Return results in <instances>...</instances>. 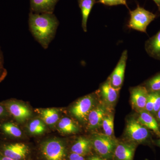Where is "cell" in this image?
<instances>
[{"label": "cell", "instance_id": "cell-33", "mask_svg": "<svg viewBox=\"0 0 160 160\" xmlns=\"http://www.w3.org/2000/svg\"><path fill=\"white\" fill-rule=\"evenodd\" d=\"M157 6L159 11L160 12V0H152Z\"/></svg>", "mask_w": 160, "mask_h": 160}, {"label": "cell", "instance_id": "cell-30", "mask_svg": "<svg viewBox=\"0 0 160 160\" xmlns=\"http://www.w3.org/2000/svg\"><path fill=\"white\" fill-rule=\"evenodd\" d=\"M9 114L4 105L0 104V118L5 117Z\"/></svg>", "mask_w": 160, "mask_h": 160}, {"label": "cell", "instance_id": "cell-3", "mask_svg": "<svg viewBox=\"0 0 160 160\" xmlns=\"http://www.w3.org/2000/svg\"><path fill=\"white\" fill-rule=\"evenodd\" d=\"M129 14L130 19L128 27L145 33H146L148 26L157 17L156 14L141 7L138 4L134 10H129Z\"/></svg>", "mask_w": 160, "mask_h": 160}, {"label": "cell", "instance_id": "cell-2", "mask_svg": "<svg viewBox=\"0 0 160 160\" xmlns=\"http://www.w3.org/2000/svg\"><path fill=\"white\" fill-rule=\"evenodd\" d=\"M91 141L92 147L99 156L106 160L112 159L118 143L114 138L104 133H96L92 136Z\"/></svg>", "mask_w": 160, "mask_h": 160}, {"label": "cell", "instance_id": "cell-12", "mask_svg": "<svg viewBox=\"0 0 160 160\" xmlns=\"http://www.w3.org/2000/svg\"><path fill=\"white\" fill-rule=\"evenodd\" d=\"M137 144L132 142H118L113 158L114 160H133Z\"/></svg>", "mask_w": 160, "mask_h": 160}, {"label": "cell", "instance_id": "cell-5", "mask_svg": "<svg viewBox=\"0 0 160 160\" xmlns=\"http://www.w3.org/2000/svg\"><path fill=\"white\" fill-rule=\"evenodd\" d=\"M41 151L46 160H64L66 156L65 145L58 139L48 140L42 144Z\"/></svg>", "mask_w": 160, "mask_h": 160}, {"label": "cell", "instance_id": "cell-14", "mask_svg": "<svg viewBox=\"0 0 160 160\" xmlns=\"http://www.w3.org/2000/svg\"><path fill=\"white\" fill-rule=\"evenodd\" d=\"M59 0H30L31 12L36 13H53Z\"/></svg>", "mask_w": 160, "mask_h": 160}, {"label": "cell", "instance_id": "cell-15", "mask_svg": "<svg viewBox=\"0 0 160 160\" xmlns=\"http://www.w3.org/2000/svg\"><path fill=\"white\" fill-rule=\"evenodd\" d=\"M138 121L149 130H151L160 138V129L156 119L154 116L146 110L139 112Z\"/></svg>", "mask_w": 160, "mask_h": 160}, {"label": "cell", "instance_id": "cell-20", "mask_svg": "<svg viewBox=\"0 0 160 160\" xmlns=\"http://www.w3.org/2000/svg\"><path fill=\"white\" fill-rule=\"evenodd\" d=\"M58 129L61 132L65 134L75 133L79 131L77 125L68 118H64L60 120L58 123Z\"/></svg>", "mask_w": 160, "mask_h": 160}, {"label": "cell", "instance_id": "cell-18", "mask_svg": "<svg viewBox=\"0 0 160 160\" xmlns=\"http://www.w3.org/2000/svg\"><path fill=\"white\" fill-rule=\"evenodd\" d=\"M92 147L91 139L86 138L80 137L76 141L71 147L72 152L84 156L90 152Z\"/></svg>", "mask_w": 160, "mask_h": 160}, {"label": "cell", "instance_id": "cell-24", "mask_svg": "<svg viewBox=\"0 0 160 160\" xmlns=\"http://www.w3.org/2000/svg\"><path fill=\"white\" fill-rule=\"evenodd\" d=\"M144 86L149 92L160 91V72L147 80Z\"/></svg>", "mask_w": 160, "mask_h": 160}, {"label": "cell", "instance_id": "cell-29", "mask_svg": "<svg viewBox=\"0 0 160 160\" xmlns=\"http://www.w3.org/2000/svg\"><path fill=\"white\" fill-rule=\"evenodd\" d=\"M69 160H85L83 156L72 152L69 155Z\"/></svg>", "mask_w": 160, "mask_h": 160}, {"label": "cell", "instance_id": "cell-21", "mask_svg": "<svg viewBox=\"0 0 160 160\" xmlns=\"http://www.w3.org/2000/svg\"><path fill=\"white\" fill-rule=\"evenodd\" d=\"M2 131L6 135L15 138H19L22 136V132L19 127L12 122H5L0 125Z\"/></svg>", "mask_w": 160, "mask_h": 160}, {"label": "cell", "instance_id": "cell-35", "mask_svg": "<svg viewBox=\"0 0 160 160\" xmlns=\"http://www.w3.org/2000/svg\"><path fill=\"white\" fill-rule=\"evenodd\" d=\"M154 143L156 146H158V147L160 148V138H159V139L156 140V141L154 142Z\"/></svg>", "mask_w": 160, "mask_h": 160}, {"label": "cell", "instance_id": "cell-13", "mask_svg": "<svg viewBox=\"0 0 160 160\" xmlns=\"http://www.w3.org/2000/svg\"><path fill=\"white\" fill-rule=\"evenodd\" d=\"M120 89H116L112 86L108 78L101 86L100 92L105 103L108 106H112L116 102Z\"/></svg>", "mask_w": 160, "mask_h": 160}, {"label": "cell", "instance_id": "cell-34", "mask_svg": "<svg viewBox=\"0 0 160 160\" xmlns=\"http://www.w3.org/2000/svg\"><path fill=\"white\" fill-rule=\"evenodd\" d=\"M0 160H14L11 158L5 156L3 155L0 156Z\"/></svg>", "mask_w": 160, "mask_h": 160}, {"label": "cell", "instance_id": "cell-28", "mask_svg": "<svg viewBox=\"0 0 160 160\" xmlns=\"http://www.w3.org/2000/svg\"><path fill=\"white\" fill-rule=\"evenodd\" d=\"M4 57L0 48V81L2 80L6 74V70L4 66Z\"/></svg>", "mask_w": 160, "mask_h": 160}, {"label": "cell", "instance_id": "cell-32", "mask_svg": "<svg viewBox=\"0 0 160 160\" xmlns=\"http://www.w3.org/2000/svg\"><path fill=\"white\" fill-rule=\"evenodd\" d=\"M88 160H106L98 156H92L89 158Z\"/></svg>", "mask_w": 160, "mask_h": 160}, {"label": "cell", "instance_id": "cell-36", "mask_svg": "<svg viewBox=\"0 0 160 160\" xmlns=\"http://www.w3.org/2000/svg\"><path fill=\"white\" fill-rule=\"evenodd\" d=\"M145 160H149L148 159H145Z\"/></svg>", "mask_w": 160, "mask_h": 160}, {"label": "cell", "instance_id": "cell-19", "mask_svg": "<svg viewBox=\"0 0 160 160\" xmlns=\"http://www.w3.org/2000/svg\"><path fill=\"white\" fill-rule=\"evenodd\" d=\"M38 111L41 116V119L48 126H53L58 121L59 112L57 109L48 108L38 109Z\"/></svg>", "mask_w": 160, "mask_h": 160}, {"label": "cell", "instance_id": "cell-1", "mask_svg": "<svg viewBox=\"0 0 160 160\" xmlns=\"http://www.w3.org/2000/svg\"><path fill=\"white\" fill-rule=\"evenodd\" d=\"M59 24L57 18L53 13H29V30L44 49L48 48L54 38Z\"/></svg>", "mask_w": 160, "mask_h": 160}, {"label": "cell", "instance_id": "cell-31", "mask_svg": "<svg viewBox=\"0 0 160 160\" xmlns=\"http://www.w3.org/2000/svg\"><path fill=\"white\" fill-rule=\"evenodd\" d=\"M155 118L156 119L157 121L158 124L160 129V109L158 111V112H157L155 116Z\"/></svg>", "mask_w": 160, "mask_h": 160}, {"label": "cell", "instance_id": "cell-8", "mask_svg": "<svg viewBox=\"0 0 160 160\" xmlns=\"http://www.w3.org/2000/svg\"><path fill=\"white\" fill-rule=\"evenodd\" d=\"M127 59L128 52L127 50H124L114 70L108 78L112 86L116 89H121L122 85Z\"/></svg>", "mask_w": 160, "mask_h": 160}, {"label": "cell", "instance_id": "cell-16", "mask_svg": "<svg viewBox=\"0 0 160 160\" xmlns=\"http://www.w3.org/2000/svg\"><path fill=\"white\" fill-rule=\"evenodd\" d=\"M145 50L150 57L160 61V29L145 43Z\"/></svg>", "mask_w": 160, "mask_h": 160}, {"label": "cell", "instance_id": "cell-10", "mask_svg": "<svg viewBox=\"0 0 160 160\" xmlns=\"http://www.w3.org/2000/svg\"><path fill=\"white\" fill-rule=\"evenodd\" d=\"M28 152V146L22 143L7 144L2 148L3 155L14 160H22L25 158Z\"/></svg>", "mask_w": 160, "mask_h": 160}, {"label": "cell", "instance_id": "cell-26", "mask_svg": "<svg viewBox=\"0 0 160 160\" xmlns=\"http://www.w3.org/2000/svg\"><path fill=\"white\" fill-rule=\"evenodd\" d=\"M155 94L154 92H149L145 107V110L152 114L154 108Z\"/></svg>", "mask_w": 160, "mask_h": 160}, {"label": "cell", "instance_id": "cell-23", "mask_svg": "<svg viewBox=\"0 0 160 160\" xmlns=\"http://www.w3.org/2000/svg\"><path fill=\"white\" fill-rule=\"evenodd\" d=\"M102 126L104 132V134L113 138L114 118L113 115L110 113L106 114L103 119Z\"/></svg>", "mask_w": 160, "mask_h": 160}, {"label": "cell", "instance_id": "cell-22", "mask_svg": "<svg viewBox=\"0 0 160 160\" xmlns=\"http://www.w3.org/2000/svg\"><path fill=\"white\" fill-rule=\"evenodd\" d=\"M28 128L31 134L41 135L46 131V124L42 119H34L29 122Z\"/></svg>", "mask_w": 160, "mask_h": 160}, {"label": "cell", "instance_id": "cell-37", "mask_svg": "<svg viewBox=\"0 0 160 160\" xmlns=\"http://www.w3.org/2000/svg\"><path fill=\"white\" fill-rule=\"evenodd\" d=\"M80 0H78V1H79Z\"/></svg>", "mask_w": 160, "mask_h": 160}, {"label": "cell", "instance_id": "cell-7", "mask_svg": "<svg viewBox=\"0 0 160 160\" xmlns=\"http://www.w3.org/2000/svg\"><path fill=\"white\" fill-rule=\"evenodd\" d=\"M6 109L15 119L19 122H23L31 115V112L22 103L15 101H9L4 104Z\"/></svg>", "mask_w": 160, "mask_h": 160}, {"label": "cell", "instance_id": "cell-9", "mask_svg": "<svg viewBox=\"0 0 160 160\" xmlns=\"http://www.w3.org/2000/svg\"><path fill=\"white\" fill-rule=\"evenodd\" d=\"M131 102L132 108L139 112L145 110L149 92L144 86H136L130 90Z\"/></svg>", "mask_w": 160, "mask_h": 160}, {"label": "cell", "instance_id": "cell-6", "mask_svg": "<svg viewBox=\"0 0 160 160\" xmlns=\"http://www.w3.org/2000/svg\"><path fill=\"white\" fill-rule=\"evenodd\" d=\"M95 98L92 95L86 96L75 103L70 109L72 114L78 120L87 119L92 109L94 107Z\"/></svg>", "mask_w": 160, "mask_h": 160}, {"label": "cell", "instance_id": "cell-17", "mask_svg": "<svg viewBox=\"0 0 160 160\" xmlns=\"http://www.w3.org/2000/svg\"><path fill=\"white\" fill-rule=\"evenodd\" d=\"M98 0H80L79 5L82 15V28L84 32H87V24L88 18L92 7Z\"/></svg>", "mask_w": 160, "mask_h": 160}, {"label": "cell", "instance_id": "cell-27", "mask_svg": "<svg viewBox=\"0 0 160 160\" xmlns=\"http://www.w3.org/2000/svg\"><path fill=\"white\" fill-rule=\"evenodd\" d=\"M155 94V101L154 108H153L152 115L155 116L157 112L160 109V91L154 92Z\"/></svg>", "mask_w": 160, "mask_h": 160}, {"label": "cell", "instance_id": "cell-11", "mask_svg": "<svg viewBox=\"0 0 160 160\" xmlns=\"http://www.w3.org/2000/svg\"><path fill=\"white\" fill-rule=\"evenodd\" d=\"M106 110L104 105H98L92 109L87 118L89 130H96L102 126L103 119L107 114Z\"/></svg>", "mask_w": 160, "mask_h": 160}, {"label": "cell", "instance_id": "cell-4", "mask_svg": "<svg viewBox=\"0 0 160 160\" xmlns=\"http://www.w3.org/2000/svg\"><path fill=\"white\" fill-rule=\"evenodd\" d=\"M126 134L130 142L136 144L152 143L149 129L134 118L130 119L127 121Z\"/></svg>", "mask_w": 160, "mask_h": 160}, {"label": "cell", "instance_id": "cell-25", "mask_svg": "<svg viewBox=\"0 0 160 160\" xmlns=\"http://www.w3.org/2000/svg\"><path fill=\"white\" fill-rule=\"evenodd\" d=\"M97 3L109 6L124 5L129 9L126 0H98Z\"/></svg>", "mask_w": 160, "mask_h": 160}]
</instances>
